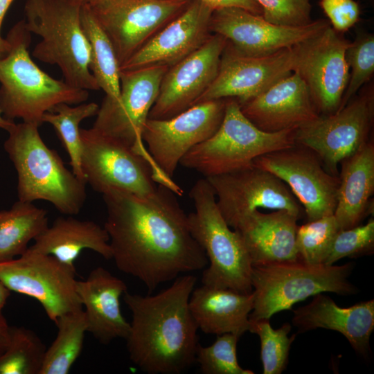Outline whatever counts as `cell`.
I'll use <instances>...</instances> for the list:
<instances>
[{"label": "cell", "mask_w": 374, "mask_h": 374, "mask_svg": "<svg viewBox=\"0 0 374 374\" xmlns=\"http://www.w3.org/2000/svg\"><path fill=\"white\" fill-rule=\"evenodd\" d=\"M175 195L162 184L148 196L119 189L103 193L112 259L121 272L138 278L150 291L208 265Z\"/></svg>", "instance_id": "6da1fadb"}, {"label": "cell", "mask_w": 374, "mask_h": 374, "mask_svg": "<svg viewBox=\"0 0 374 374\" xmlns=\"http://www.w3.org/2000/svg\"><path fill=\"white\" fill-rule=\"evenodd\" d=\"M197 278L179 276L166 290L142 296L127 291L132 312L125 339L131 362L148 374H179L195 362L198 327L189 308Z\"/></svg>", "instance_id": "7a4b0ae2"}, {"label": "cell", "mask_w": 374, "mask_h": 374, "mask_svg": "<svg viewBox=\"0 0 374 374\" xmlns=\"http://www.w3.org/2000/svg\"><path fill=\"white\" fill-rule=\"evenodd\" d=\"M6 38L10 49L0 58V109L4 118L39 127L43 116L56 105L87 100L89 91L52 78L34 62L28 52L31 33L24 20L15 24Z\"/></svg>", "instance_id": "3957f363"}, {"label": "cell", "mask_w": 374, "mask_h": 374, "mask_svg": "<svg viewBox=\"0 0 374 374\" xmlns=\"http://www.w3.org/2000/svg\"><path fill=\"white\" fill-rule=\"evenodd\" d=\"M38 128L33 123H15L3 144L17 171L19 200L47 201L62 214L76 215L85 202L87 184L44 143Z\"/></svg>", "instance_id": "277c9868"}, {"label": "cell", "mask_w": 374, "mask_h": 374, "mask_svg": "<svg viewBox=\"0 0 374 374\" xmlns=\"http://www.w3.org/2000/svg\"><path fill=\"white\" fill-rule=\"evenodd\" d=\"M82 4L76 0H26L24 23L42 39L33 55L59 66L64 81L84 90L100 88L89 70L90 48L80 21Z\"/></svg>", "instance_id": "5b68a950"}, {"label": "cell", "mask_w": 374, "mask_h": 374, "mask_svg": "<svg viewBox=\"0 0 374 374\" xmlns=\"http://www.w3.org/2000/svg\"><path fill=\"white\" fill-rule=\"evenodd\" d=\"M195 211L188 215L190 233L204 251L208 266L202 272L203 285L252 292V262L239 235L222 217L216 197L206 179L190 190Z\"/></svg>", "instance_id": "8992f818"}, {"label": "cell", "mask_w": 374, "mask_h": 374, "mask_svg": "<svg viewBox=\"0 0 374 374\" xmlns=\"http://www.w3.org/2000/svg\"><path fill=\"white\" fill-rule=\"evenodd\" d=\"M354 266L353 262L310 265L300 260L252 265L253 305L249 320L270 319L320 293L355 294L357 288L348 280Z\"/></svg>", "instance_id": "52a82bcc"}, {"label": "cell", "mask_w": 374, "mask_h": 374, "mask_svg": "<svg viewBox=\"0 0 374 374\" xmlns=\"http://www.w3.org/2000/svg\"><path fill=\"white\" fill-rule=\"evenodd\" d=\"M295 130L267 132L254 125L242 112L235 98H226L223 120L210 138L191 148L179 164L206 177L253 165L266 153L294 145Z\"/></svg>", "instance_id": "ba28073f"}, {"label": "cell", "mask_w": 374, "mask_h": 374, "mask_svg": "<svg viewBox=\"0 0 374 374\" xmlns=\"http://www.w3.org/2000/svg\"><path fill=\"white\" fill-rule=\"evenodd\" d=\"M168 69L156 66L120 71L119 97L104 98L91 127L131 147L150 164L156 181L163 180L165 176L148 152L141 134Z\"/></svg>", "instance_id": "9c48e42d"}, {"label": "cell", "mask_w": 374, "mask_h": 374, "mask_svg": "<svg viewBox=\"0 0 374 374\" xmlns=\"http://www.w3.org/2000/svg\"><path fill=\"white\" fill-rule=\"evenodd\" d=\"M374 122L373 87H364L333 114L318 117L295 130L296 143L314 152L326 170L339 175L338 164L371 139Z\"/></svg>", "instance_id": "30bf717a"}, {"label": "cell", "mask_w": 374, "mask_h": 374, "mask_svg": "<svg viewBox=\"0 0 374 374\" xmlns=\"http://www.w3.org/2000/svg\"><path fill=\"white\" fill-rule=\"evenodd\" d=\"M80 139L83 177L95 191L119 189L139 196L156 191L152 166L131 147L93 128H80Z\"/></svg>", "instance_id": "8fae6325"}, {"label": "cell", "mask_w": 374, "mask_h": 374, "mask_svg": "<svg viewBox=\"0 0 374 374\" xmlns=\"http://www.w3.org/2000/svg\"><path fill=\"white\" fill-rule=\"evenodd\" d=\"M0 280L11 290L37 300L54 323L83 309L76 290L75 267L28 248L21 256L0 262Z\"/></svg>", "instance_id": "7c38bea8"}, {"label": "cell", "mask_w": 374, "mask_h": 374, "mask_svg": "<svg viewBox=\"0 0 374 374\" xmlns=\"http://www.w3.org/2000/svg\"><path fill=\"white\" fill-rule=\"evenodd\" d=\"M191 0H103L89 5L121 66L180 15Z\"/></svg>", "instance_id": "4fadbf2b"}, {"label": "cell", "mask_w": 374, "mask_h": 374, "mask_svg": "<svg viewBox=\"0 0 374 374\" xmlns=\"http://www.w3.org/2000/svg\"><path fill=\"white\" fill-rule=\"evenodd\" d=\"M253 165L273 174L289 186L308 221L334 215L339 175L330 173L310 148L295 143L259 156L253 160Z\"/></svg>", "instance_id": "5bb4252c"}, {"label": "cell", "mask_w": 374, "mask_h": 374, "mask_svg": "<svg viewBox=\"0 0 374 374\" xmlns=\"http://www.w3.org/2000/svg\"><path fill=\"white\" fill-rule=\"evenodd\" d=\"M226 101V98L208 100L169 119L147 120L142 140L164 176L172 179L182 157L215 134L223 120Z\"/></svg>", "instance_id": "9a60e30c"}, {"label": "cell", "mask_w": 374, "mask_h": 374, "mask_svg": "<svg viewBox=\"0 0 374 374\" xmlns=\"http://www.w3.org/2000/svg\"><path fill=\"white\" fill-rule=\"evenodd\" d=\"M205 179L213 188L220 212L232 229L259 208L284 210L298 219L303 215L301 205L287 185L254 165Z\"/></svg>", "instance_id": "2e32d148"}, {"label": "cell", "mask_w": 374, "mask_h": 374, "mask_svg": "<svg viewBox=\"0 0 374 374\" xmlns=\"http://www.w3.org/2000/svg\"><path fill=\"white\" fill-rule=\"evenodd\" d=\"M302 44L266 55L247 56L235 51L227 42L215 78L195 105L229 98L242 103L255 97L294 72Z\"/></svg>", "instance_id": "e0dca14e"}, {"label": "cell", "mask_w": 374, "mask_h": 374, "mask_svg": "<svg viewBox=\"0 0 374 374\" xmlns=\"http://www.w3.org/2000/svg\"><path fill=\"white\" fill-rule=\"evenodd\" d=\"M330 25L328 20L318 19L303 26H281L268 22L260 15L229 7L213 10L210 30L224 37L238 53L262 56L305 42Z\"/></svg>", "instance_id": "ac0fdd59"}, {"label": "cell", "mask_w": 374, "mask_h": 374, "mask_svg": "<svg viewBox=\"0 0 374 374\" xmlns=\"http://www.w3.org/2000/svg\"><path fill=\"white\" fill-rule=\"evenodd\" d=\"M350 42L331 26L303 43L294 71L307 84L319 115L339 109L349 79L345 53Z\"/></svg>", "instance_id": "d6986e66"}, {"label": "cell", "mask_w": 374, "mask_h": 374, "mask_svg": "<svg viewBox=\"0 0 374 374\" xmlns=\"http://www.w3.org/2000/svg\"><path fill=\"white\" fill-rule=\"evenodd\" d=\"M227 40L212 34L197 51L169 67L148 118L166 120L193 106L215 78Z\"/></svg>", "instance_id": "ffe728a7"}, {"label": "cell", "mask_w": 374, "mask_h": 374, "mask_svg": "<svg viewBox=\"0 0 374 374\" xmlns=\"http://www.w3.org/2000/svg\"><path fill=\"white\" fill-rule=\"evenodd\" d=\"M213 9L197 0L153 36L120 66V71L151 66L170 67L199 48L213 34Z\"/></svg>", "instance_id": "44dd1931"}, {"label": "cell", "mask_w": 374, "mask_h": 374, "mask_svg": "<svg viewBox=\"0 0 374 374\" xmlns=\"http://www.w3.org/2000/svg\"><path fill=\"white\" fill-rule=\"evenodd\" d=\"M239 105L242 114L267 132L296 130L319 115L307 84L296 71Z\"/></svg>", "instance_id": "7402d4cb"}, {"label": "cell", "mask_w": 374, "mask_h": 374, "mask_svg": "<svg viewBox=\"0 0 374 374\" xmlns=\"http://www.w3.org/2000/svg\"><path fill=\"white\" fill-rule=\"evenodd\" d=\"M76 290L84 307L87 332L103 344L127 338L130 323L123 317L120 303L121 296L127 291L123 280L98 267L85 280H77Z\"/></svg>", "instance_id": "603a6c76"}, {"label": "cell", "mask_w": 374, "mask_h": 374, "mask_svg": "<svg viewBox=\"0 0 374 374\" xmlns=\"http://www.w3.org/2000/svg\"><path fill=\"white\" fill-rule=\"evenodd\" d=\"M292 324L299 332L317 328L337 331L364 358L371 354L370 338L374 329V300L341 308L328 296L314 295L312 301L293 311Z\"/></svg>", "instance_id": "cb8c5ba5"}, {"label": "cell", "mask_w": 374, "mask_h": 374, "mask_svg": "<svg viewBox=\"0 0 374 374\" xmlns=\"http://www.w3.org/2000/svg\"><path fill=\"white\" fill-rule=\"evenodd\" d=\"M299 219L288 211L264 213L256 210L244 217L236 231L250 256L252 265L299 260L296 236Z\"/></svg>", "instance_id": "d4e9b609"}, {"label": "cell", "mask_w": 374, "mask_h": 374, "mask_svg": "<svg viewBox=\"0 0 374 374\" xmlns=\"http://www.w3.org/2000/svg\"><path fill=\"white\" fill-rule=\"evenodd\" d=\"M253 305L252 292L203 284L193 289L189 299L190 310L198 329L216 335L232 333L240 337L249 331Z\"/></svg>", "instance_id": "484cf974"}, {"label": "cell", "mask_w": 374, "mask_h": 374, "mask_svg": "<svg viewBox=\"0 0 374 374\" xmlns=\"http://www.w3.org/2000/svg\"><path fill=\"white\" fill-rule=\"evenodd\" d=\"M340 163L334 216L339 229L343 230L359 225L373 210L370 199L374 193L373 139Z\"/></svg>", "instance_id": "4316f807"}, {"label": "cell", "mask_w": 374, "mask_h": 374, "mask_svg": "<svg viewBox=\"0 0 374 374\" xmlns=\"http://www.w3.org/2000/svg\"><path fill=\"white\" fill-rule=\"evenodd\" d=\"M28 249L52 256L72 267H75V261L85 249L92 250L106 260L112 258L105 229L93 221L79 220L73 215L55 219Z\"/></svg>", "instance_id": "83f0119b"}, {"label": "cell", "mask_w": 374, "mask_h": 374, "mask_svg": "<svg viewBox=\"0 0 374 374\" xmlns=\"http://www.w3.org/2000/svg\"><path fill=\"white\" fill-rule=\"evenodd\" d=\"M48 223L47 211L32 202L18 200L10 208L0 210V262L23 255Z\"/></svg>", "instance_id": "f1b7e54d"}, {"label": "cell", "mask_w": 374, "mask_h": 374, "mask_svg": "<svg viewBox=\"0 0 374 374\" xmlns=\"http://www.w3.org/2000/svg\"><path fill=\"white\" fill-rule=\"evenodd\" d=\"M80 21L90 48L89 70L105 96L116 100L121 91L120 66L112 44L88 4H82Z\"/></svg>", "instance_id": "f546056e"}, {"label": "cell", "mask_w": 374, "mask_h": 374, "mask_svg": "<svg viewBox=\"0 0 374 374\" xmlns=\"http://www.w3.org/2000/svg\"><path fill=\"white\" fill-rule=\"evenodd\" d=\"M56 337L46 348L39 374H67L82 350L87 323L83 309L68 312L55 322Z\"/></svg>", "instance_id": "4dcf8cb0"}, {"label": "cell", "mask_w": 374, "mask_h": 374, "mask_svg": "<svg viewBox=\"0 0 374 374\" xmlns=\"http://www.w3.org/2000/svg\"><path fill=\"white\" fill-rule=\"evenodd\" d=\"M98 108L99 105L95 103H82L74 107L61 103L42 118L43 123H47L53 127L70 158L73 172L84 181L80 125L83 120L96 116Z\"/></svg>", "instance_id": "1f68e13d"}, {"label": "cell", "mask_w": 374, "mask_h": 374, "mask_svg": "<svg viewBox=\"0 0 374 374\" xmlns=\"http://www.w3.org/2000/svg\"><path fill=\"white\" fill-rule=\"evenodd\" d=\"M46 350L34 331L10 326L8 346L0 356V374H39Z\"/></svg>", "instance_id": "d6a6232c"}, {"label": "cell", "mask_w": 374, "mask_h": 374, "mask_svg": "<svg viewBox=\"0 0 374 374\" xmlns=\"http://www.w3.org/2000/svg\"><path fill=\"white\" fill-rule=\"evenodd\" d=\"M250 321V320H249ZM249 331L258 335L264 374H280L288 363L289 352L296 335L288 337L292 326L285 323L273 329L269 319L250 321Z\"/></svg>", "instance_id": "836d02e7"}, {"label": "cell", "mask_w": 374, "mask_h": 374, "mask_svg": "<svg viewBox=\"0 0 374 374\" xmlns=\"http://www.w3.org/2000/svg\"><path fill=\"white\" fill-rule=\"evenodd\" d=\"M339 230L334 215L298 226L296 247L299 260L310 265L323 264Z\"/></svg>", "instance_id": "e575fe53"}, {"label": "cell", "mask_w": 374, "mask_h": 374, "mask_svg": "<svg viewBox=\"0 0 374 374\" xmlns=\"http://www.w3.org/2000/svg\"><path fill=\"white\" fill-rule=\"evenodd\" d=\"M349 79L338 109L345 106L370 81L374 73V36L361 32L349 43L346 53ZM337 109V110H338Z\"/></svg>", "instance_id": "d590c367"}, {"label": "cell", "mask_w": 374, "mask_h": 374, "mask_svg": "<svg viewBox=\"0 0 374 374\" xmlns=\"http://www.w3.org/2000/svg\"><path fill=\"white\" fill-rule=\"evenodd\" d=\"M240 337L232 333L217 335L208 346L198 345L195 361L204 374H253L238 362L237 344Z\"/></svg>", "instance_id": "8d00e7d4"}, {"label": "cell", "mask_w": 374, "mask_h": 374, "mask_svg": "<svg viewBox=\"0 0 374 374\" xmlns=\"http://www.w3.org/2000/svg\"><path fill=\"white\" fill-rule=\"evenodd\" d=\"M374 251V220L364 225L339 230L335 235L323 265H332L345 257L371 255Z\"/></svg>", "instance_id": "74e56055"}, {"label": "cell", "mask_w": 374, "mask_h": 374, "mask_svg": "<svg viewBox=\"0 0 374 374\" xmlns=\"http://www.w3.org/2000/svg\"><path fill=\"white\" fill-rule=\"evenodd\" d=\"M262 9V17L269 23L287 27L310 24V0H254Z\"/></svg>", "instance_id": "f35d334b"}, {"label": "cell", "mask_w": 374, "mask_h": 374, "mask_svg": "<svg viewBox=\"0 0 374 374\" xmlns=\"http://www.w3.org/2000/svg\"><path fill=\"white\" fill-rule=\"evenodd\" d=\"M319 4L331 27L338 33L347 31L359 19L360 8L354 0H320Z\"/></svg>", "instance_id": "ab89813d"}, {"label": "cell", "mask_w": 374, "mask_h": 374, "mask_svg": "<svg viewBox=\"0 0 374 374\" xmlns=\"http://www.w3.org/2000/svg\"><path fill=\"white\" fill-rule=\"evenodd\" d=\"M213 10L235 7L240 8L256 15H262L260 6L254 0H197Z\"/></svg>", "instance_id": "60d3db41"}, {"label": "cell", "mask_w": 374, "mask_h": 374, "mask_svg": "<svg viewBox=\"0 0 374 374\" xmlns=\"http://www.w3.org/2000/svg\"><path fill=\"white\" fill-rule=\"evenodd\" d=\"M14 0H0V58L4 57L10 49V43L1 35V30L6 12Z\"/></svg>", "instance_id": "b9f144b4"}, {"label": "cell", "mask_w": 374, "mask_h": 374, "mask_svg": "<svg viewBox=\"0 0 374 374\" xmlns=\"http://www.w3.org/2000/svg\"><path fill=\"white\" fill-rule=\"evenodd\" d=\"M10 326L3 313L0 314V356L7 348L10 341Z\"/></svg>", "instance_id": "7bdbcfd3"}, {"label": "cell", "mask_w": 374, "mask_h": 374, "mask_svg": "<svg viewBox=\"0 0 374 374\" xmlns=\"http://www.w3.org/2000/svg\"><path fill=\"white\" fill-rule=\"evenodd\" d=\"M11 290L0 280V314L2 313Z\"/></svg>", "instance_id": "ee69618b"}, {"label": "cell", "mask_w": 374, "mask_h": 374, "mask_svg": "<svg viewBox=\"0 0 374 374\" xmlns=\"http://www.w3.org/2000/svg\"><path fill=\"white\" fill-rule=\"evenodd\" d=\"M15 125V123L14 121H10L3 117L0 109V129L8 132Z\"/></svg>", "instance_id": "f6af8a7d"}, {"label": "cell", "mask_w": 374, "mask_h": 374, "mask_svg": "<svg viewBox=\"0 0 374 374\" xmlns=\"http://www.w3.org/2000/svg\"><path fill=\"white\" fill-rule=\"evenodd\" d=\"M76 1H78L81 4L91 5V4H93L95 3H97L103 0H76Z\"/></svg>", "instance_id": "bcb514c9"}]
</instances>
